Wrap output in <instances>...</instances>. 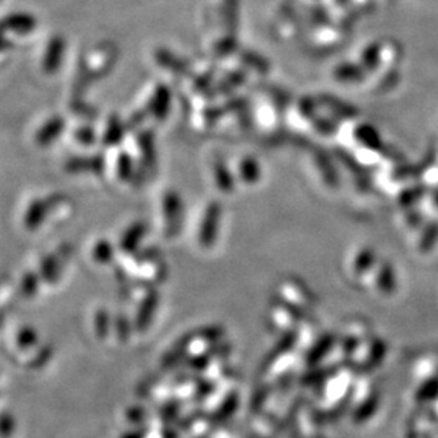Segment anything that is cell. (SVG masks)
<instances>
[{"instance_id": "cell-6", "label": "cell", "mask_w": 438, "mask_h": 438, "mask_svg": "<svg viewBox=\"0 0 438 438\" xmlns=\"http://www.w3.org/2000/svg\"><path fill=\"white\" fill-rule=\"evenodd\" d=\"M125 128L122 125V122L117 118V117H112L110 120V124H108V129H107V134H105V143L107 145H117L122 136L125 135Z\"/></svg>"}, {"instance_id": "cell-3", "label": "cell", "mask_w": 438, "mask_h": 438, "mask_svg": "<svg viewBox=\"0 0 438 438\" xmlns=\"http://www.w3.org/2000/svg\"><path fill=\"white\" fill-rule=\"evenodd\" d=\"M64 128V122L61 118H53L50 120L40 131L37 135V142L40 145H49L50 142H53L56 138H58V135L61 134Z\"/></svg>"}, {"instance_id": "cell-1", "label": "cell", "mask_w": 438, "mask_h": 438, "mask_svg": "<svg viewBox=\"0 0 438 438\" xmlns=\"http://www.w3.org/2000/svg\"><path fill=\"white\" fill-rule=\"evenodd\" d=\"M63 53H64V41L60 37H56L50 41L46 57L43 60V67L47 72H54L63 58Z\"/></svg>"}, {"instance_id": "cell-7", "label": "cell", "mask_w": 438, "mask_h": 438, "mask_svg": "<svg viewBox=\"0 0 438 438\" xmlns=\"http://www.w3.org/2000/svg\"><path fill=\"white\" fill-rule=\"evenodd\" d=\"M77 138H78L79 142L90 145V143L94 142V132H93V129H90V128H84V129H81V131L77 132Z\"/></svg>"}, {"instance_id": "cell-5", "label": "cell", "mask_w": 438, "mask_h": 438, "mask_svg": "<svg viewBox=\"0 0 438 438\" xmlns=\"http://www.w3.org/2000/svg\"><path fill=\"white\" fill-rule=\"evenodd\" d=\"M156 60H157L163 67L170 68V70L174 71V72H181V74L188 72L186 64H185L181 58L174 57L172 53H169V51H166V50H159V51L156 53Z\"/></svg>"}, {"instance_id": "cell-4", "label": "cell", "mask_w": 438, "mask_h": 438, "mask_svg": "<svg viewBox=\"0 0 438 438\" xmlns=\"http://www.w3.org/2000/svg\"><path fill=\"white\" fill-rule=\"evenodd\" d=\"M5 25H6V27L15 30L16 33L27 34L36 27V20H34V18L22 13V15H13V16L8 18Z\"/></svg>"}, {"instance_id": "cell-2", "label": "cell", "mask_w": 438, "mask_h": 438, "mask_svg": "<svg viewBox=\"0 0 438 438\" xmlns=\"http://www.w3.org/2000/svg\"><path fill=\"white\" fill-rule=\"evenodd\" d=\"M169 107H170V91L165 85H160L152 98L149 112H152L156 118H165L169 111Z\"/></svg>"}]
</instances>
